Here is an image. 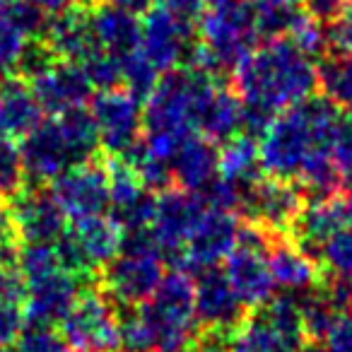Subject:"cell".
<instances>
[{
  "mask_svg": "<svg viewBox=\"0 0 352 352\" xmlns=\"http://www.w3.org/2000/svg\"><path fill=\"white\" fill-rule=\"evenodd\" d=\"M234 92L246 109L268 116L311 99L316 89V65L289 39L265 41L232 70Z\"/></svg>",
  "mask_w": 352,
  "mask_h": 352,
  "instance_id": "1",
  "label": "cell"
},
{
  "mask_svg": "<svg viewBox=\"0 0 352 352\" xmlns=\"http://www.w3.org/2000/svg\"><path fill=\"white\" fill-rule=\"evenodd\" d=\"M342 121V113L323 97H311L283 111L258 142L263 174L294 182L314 152H333Z\"/></svg>",
  "mask_w": 352,
  "mask_h": 352,
  "instance_id": "2",
  "label": "cell"
},
{
  "mask_svg": "<svg viewBox=\"0 0 352 352\" xmlns=\"http://www.w3.org/2000/svg\"><path fill=\"white\" fill-rule=\"evenodd\" d=\"M206 75L193 68L164 73L142 107V145L169 164L176 150L193 135V104Z\"/></svg>",
  "mask_w": 352,
  "mask_h": 352,
  "instance_id": "3",
  "label": "cell"
},
{
  "mask_svg": "<svg viewBox=\"0 0 352 352\" xmlns=\"http://www.w3.org/2000/svg\"><path fill=\"white\" fill-rule=\"evenodd\" d=\"M196 46L186 68L208 78H220L225 70H234L254 51L256 12L249 0H230L225 6L206 10L196 25Z\"/></svg>",
  "mask_w": 352,
  "mask_h": 352,
  "instance_id": "4",
  "label": "cell"
},
{
  "mask_svg": "<svg viewBox=\"0 0 352 352\" xmlns=\"http://www.w3.org/2000/svg\"><path fill=\"white\" fill-rule=\"evenodd\" d=\"M147 323L155 352H191L196 347V280L186 270H169L157 292L135 309Z\"/></svg>",
  "mask_w": 352,
  "mask_h": 352,
  "instance_id": "5",
  "label": "cell"
},
{
  "mask_svg": "<svg viewBox=\"0 0 352 352\" xmlns=\"http://www.w3.org/2000/svg\"><path fill=\"white\" fill-rule=\"evenodd\" d=\"M164 275V256L150 230H145L126 234L121 254L102 270L99 289L113 304L138 309L157 292Z\"/></svg>",
  "mask_w": 352,
  "mask_h": 352,
  "instance_id": "6",
  "label": "cell"
},
{
  "mask_svg": "<svg viewBox=\"0 0 352 352\" xmlns=\"http://www.w3.org/2000/svg\"><path fill=\"white\" fill-rule=\"evenodd\" d=\"M60 268L85 280L102 273L123 249V232L111 217L97 215L75 220L73 227L56 241Z\"/></svg>",
  "mask_w": 352,
  "mask_h": 352,
  "instance_id": "7",
  "label": "cell"
},
{
  "mask_svg": "<svg viewBox=\"0 0 352 352\" xmlns=\"http://www.w3.org/2000/svg\"><path fill=\"white\" fill-rule=\"evenodd\" d=\"M60 336L68 345L78 350H118L121 318L116 314V304L99 287L82 289L75 307L60 323Z\"/></svg>",
  "mask_w": 352,
  "mask_h": 352,
  "instance_id": "8",
  "label": "cell"
},
{
  "mask_svg": "<svg viewBox=\"0 0 352 352\" xmlns=\"http://www.w3.org/2000/svg\"><path fill=\"white\" fill-rule=\"evenodd\" d=\"M304 206L307 196L299 184L263 176L244 193L239 212L244 220L263 227L270 236H289Z\"/></svg>",
  "mask_w": 352,
  "mask_h": 352,
  "instance_id": "9",
  "label": "cell"
},
{
  "mask_svg": "<svg viewBox=\"0 0 352 352\" xmlns=\"http://www.w3.org/2000/svg\"><path fill=\"white\" fill-rule=\"evenodd\" d=\"M89 113L94 118L99 147L111 160L126 157L142 140V107L123 87L107 89L92 97Z\"/></svg>",
  "mask_w": 352,
  "mask_h": 352,
  "instance_id": "10",
  "label": "cell"
},
{
  "mask_svg": "<svg viewBox=\"0 0 352 352\" xmlns=\"http://www.w3.org/2000/svg\"><path fill=\"white\" fill-rule=\"evenodd\" d=\"M51 193H54L63 215L73 222L85 220V217L107 215L109 198H111L109 162L92 157V160L73 166L56 179Z\"/></svg>",
  "mask_w": 352,
  "mask_h": 352,
  "instance_id": "11",
  "label": "cell"
},
{
  "mask_svg": "<svg viewBox=\"0 0 352 352\" xmlns=\"http://www.w3.org/2000/svg\"><path fill=\"white\" fill-rule=\"evenodd\" d=\"M196 41V25L179 20L162 8H150L140 20V54L160 73L186 68Z\"/></svg>",
  "mask_w": 352,
  "mask_h": 352,
  "instance_id": "12",
  "label": "cell"
},
{
  "mask_svg": "<svg viewBox=\"0 0 352 352\" xmlns=\"http://www.w3.org/2000/svg\"><path fill=\"white\" fill-rule=\"evenodd\" d=\"M208 208L193 193H186L182 188H166L157 193L155 215H152L150 234L157 241L164 258H174L179 263L193 230L201 222L203 212Z\"/></svg>",
  "mask_w": 352,
  "mask_h": 352,
  "instance_id": "13",
  "label": "cell"
},
{
  "mask_svg": "<svg viewBox=\"0 0 352 352\" xmlns=\"http://www.w3.org/2000/svg\"><path fill=\"white\" fill-rule=\"evenodd\" d=\"M20 152L27 179L36 188H44V184H54L68 169L82 164L56 118L41 121L30 135L22 138Z\"/></svg>",
  "mask_w": 352,
  "mask_h": 352,
  "instance_id": "14",
  "label": "cell"
},
{
  "mask_svg": "<svg viewBox=\"0 0 352 352\" xmlns=\"http://www.w3.org/2000/svg\"><path fill=\"white\" fill-rule=\"evenodd\" d=\"M239 227L241 222L236 217V212L210 210L208 208L203 212L198 227L193 230L176 268L186 270V273H191V270L193 273H203V270L217 268L236 249Z\"/></svg>",
  "mask_w": 352,
  "mask_h": 352,
  "instance_id": "15",
  "label": "cell"
},
{
  "mask_svg": "<svg viewBox=\"0 0 352 352\" xmlns=\"http://www.w3.org/2000/svg\"><path fill=\"white\" fill-rule=\"evenodd\" d=\"M196 318L206 336L230 338L246 321V309L232 289L225 270L210 268L196 278Z\"/></svg>",
  "mask_w": 352,
  "mask_h": 352,
  "instance_id": "16",
  "label": "cell"
},
{
  "mask_svg": "<svg viewBox=\"0 0 352 352\" xmlns=\"http://www.w3.org/2000/svg\"><path fill=\"white\" fill-rule=\"evenodd\" d=\"M12 230L20 244H51L54 246L65 234V215L56 203L54 193L46 188L27 186L10 201Z\"/></svg>",
  "mask_w": 352,
  "mask_h": 352,
  "instance_id": "17",
  "label": "cell"
},
{
  "mask_svg": "<svg viewBox=\"0 0 352 352\" xmlns=\"http://www.w3.org/2000/svg\"><path fill=\"white\" fill-rule=\"evenodd\" d=\"M241 118L244 107L234 89L206 75L193 104V131L210 142L225 145L232 138L241 135Z\"/></svg>",
  "mask_w": 352,
  "mask_h": 352,
  "instance_id": "18",
  "label": "cell"
},
{
  "mask_svg": "<svg viewBox=\"0 0 352 352\" xmlns=\"http://www.w3.org/2000/svg\"><path fill=\"white\" fill-rule=\"evenodd\" d=\"M30 87L41 111L56 113V116L73 111V109H85L94 89L80 63H68L58 58L46 65L39 75H34L30 80Z\"/></svg>",
  "mask_w": 352,
  "mask_h": 352,
  "instance_id": "19",
  "label": "cell"
},
{
  "mask_svg": "<svg viewBox=\"0 0 352 352\" xmlns=\"http://www.w3.org/2000/svg\"><path fill=\"white\" fill-rule=\"evenodd\" d=\"M111 171V198L109 217L121 227L123 234H138L150 230L155 215V193L147 191L133 169L121 160H107Z\"/></svg>",
  "mask_w": 352,
  "mask_h": 352,
  "instance_id": "20",
  "label": "cell"
},
{
  "mask_svg": "<svg viewBox=\"0 0 352 352\" xmlns=\"http://www.w3.org/2000/svg\"><path fill=\"white\" fill-rule=\"evenodd\" d=\"M80 278L73 273L58 268L44 278L27 285L25 299V318L32 326L54 328L56 323H63L80 297Z\"/></svg>",
  "mask_w": 352,
  "mask_h": 352,
  "instance_id": "21",
  "label": "cell"
},
{
  "mask_svg": "<svg viewBox=\"0 0 352 352\" xmlns=\"http://www.w3.org/2000/svg\"><path fill=\"white\" fill-rule=\"evenodd\" d=\"M225 275L244 309H263L273 299V275L268 268V249L236 244L225 261Z\"/></svg>",
  "mask_w": 352,
  "mask_h": 352,
  "instance_id": "22",
  "label": "cell"
},
{
  "mask_svg": "<svg viewBox=\"0 0 352 352\" xmlns=\"http://www.w3.org/2000/svg\"><path fill=\"white\" fill-rule=\"evenodd\" d=\"M268 268L275 287L294 292H311L323 285V268L292 236H275L268 249Z\"/></svg>",
  "mask_w": 352,
  "mask_h": 352,
  "instance_id": "23",
  "label": "cell"
},
{
  "mask_svg": "<svg viewBox=\"0 0 352 352\" xmlns=\"http://www.w3.org/2000/svg\"><path fill=\"white\" fill-rule=\"evenodd\" d=\"M41 44L54 54V58L82 63L97 49L92 36V8L73 6L60 15L49 17Z\"/></svg>",
  "mask_w": 352,
  "mask_h": 352,
  "instance_id": "24",
  "label": "cell"
},
{
  "mask_svg": "<svg viewBox=\"0 0 352 352\" xmlns=\"http://www.w3.org/2000/svg\"><path fill=\"white\" fill-rule=\"evenodd\" d=\"M169 169L176 188L201 196L220 176V150L215 147V142L193 133L171 157Z\"/></svg>",
  "mask_w": 352,
  "mask_h": 352,
  "instance_id": "25",
  "label": "cell"
},
{
  "mask_svg": "<svg viewBox=\"0 0 352 352\" xmlns=\"http://www.w3.org/2000/svg\"><path fill=\"white\" fill-rule=\"evenodd\" d=\"M92 36L99 51L123 60L140 51V20L135 12L97 3L92 8Z\"/></svg>",
  "mask_w": 352,
  "mask_h": 352,
  "instance_id": "26",
  "label": "cell"
},
{
  "mask_svg": "<svg viewBox=\"0 0 352 352\" xmlns=\"http://www.w3.org/2000/svg\"><path fill=\"white\" fill-rule=\"evenodd\" d=\"M44 121L39 102L30 82L20 75L0 78V133L8 138H27Z\"/></svg>",
  "mask_w": 352,
  "mask_h": 352,
  "instance_id": "27",
  "label": "cell"
},
{
  "mask_svg": "<svg viewBox=\"0 0 352 352\" xmlns=\"http://www.w3.org/2000/svg\"><path fill=\"white\" fill-rule=\"evenodd\" d=\"M347 227L345 217V198L331 196V198H309L304 206L299 220L294 222L292 239L302 249H323L333 234Z\"/></svg>",
  "mask_w": 352,
  "mask_h": 352,
  "instance_id": "28",
  "label": "cell"
},
{
  "mask_svg": "<svg viewBox=\"0 0 352 352\" xmlns=\"http://www.w3.org/2000/svg\"><path fill=\"white\" fill-rule=\"evenodd\" d=\"M220 179L241 193H246L258 179H263L256 138L241 133L225 142V147L220 150Z\"/></svg>",
  "mask_w": 352,
  "mask_h": 352,
  "instance_id": "29",
  "label": "cell"
},
{
  "mask_svg": "<svg viewBox=\"0 0 352 352\" xmlns=\"http://www.w3.org/2000/svg\"><path fill=\"white\" fill-rule=\"evenodd\" d=\"M316 87L338 111L352 113V56L326 54L316 63Z\"/></svg>",
  "mask_w": 352,
  "mask_h": 352,
  "instance_id": "30",
  "label": "cell"
},
{
  "mask_svg": "<svg viewBox=\"0 0 352 352\" xmlns=\"http://www.w3.org/2000/svg\"><path fill=\"white\" fill-rule=\"evenodd\" d=\"M297 342L287 340L261 316L246 318L230 336L232 352H299Z\"/></svg>",
  "mask_w": 352,
  "mask_h": 352,
  "instance_id": "31",
  "label": "cell"
},
{
  "mask_svg": "<svg viewBox=\"0 0 352 352\" xmlns=\"http://www.w3.org/2000/svg\"><path fill=\"white\" fill-rule=\"evenodd\" d=\"M263 321H268L278 333H283L287 340L304 345V321H302V299L294 294H278L273 297L258 314Z\"/></svg>",
  "mask_w": 352,
  "mask_h": 352,
  "instance_id": "32",
  "label": "cell"
},
{
  "mask_svg": "<svg viewBox=\"0 0 352 352\" xmlns=\"http://www.w3.org/2000/svg\"><path fill=\"white\" fill-rule=\"evenodd\" d=\"M342 318V314L331 304L323 287L311 289L302 299V321H304V336L314 342H321L331 336L336 323Z\"/></svg>",
  "mask_w": 352,
  "mask_h": 352,
  "instance_id": "33",
  "label": "cell"
},
{
  "mask_svg": "<svg viewBox=\"0 0 352 352\" xmlns=\"http://www.w3.org/2000/svg\"><path fill=\"white\" fill-rule=\"evenodd\" d=\"M27 188V174L22 152L12 138L0 133V198L12 201Z\"/></svg>",
  "mask_w": 352,
  "mask_h": 352,
  "instance_id": "34",
  "label": "cell"
},
{
  "mask_svg": "<svg viewBox=\"0 0 352 352\" xmlns=\"http://www.w3.org/2000/svg\"><path fill=\"white\" fill-rule=\"evenodd\" d=\"M15 268L20 270L25 285L34 283V280L44 278V275H49V273H54V270L60 268L56 246H51V244H22V246H17Z\"/></svg>",
  "mask_w": 352,
  "mask_h": 352,
  "instance_id": "35",
  "label": "cell"
},
{
  "mask_svg": "<svg viewBox=\"0 0 352 352\" xmlns=\"http://www.w3.org/2000/svg\"><path fill=\"white\" fill-rule=\"evenodd\" d=\"M160 82V70L138 51L121 60V85L138 99H147Z\"/></svg>",
  "mask_w": 352,
  "mask_h": 352,
  "instance_id": "36",
  "label": "cell"
},
{
  "mask_svg": "<svg viewBox=\"0 0 352 352\" xmlns=\"http://www.w3.org/2000/svg\"><path fill=\"white\" fill-rule=\"evenodd\" d=\"M323 268L331 278H340L352 283V227H342L338 234L323 244L321 249Z\"/></svg>",
  "mask_w": 352,
  "mask_h": 352,
  "instance_id": "37",
  "label": "cell"
},
{
  "mask_svg": "<svg viewBox=\"0 0 352 352\" xmlns=\"http://www.w3.org/2000/svg\"><path fill=\"white\" fill-rule=\"evenodd\" d=\"M27 46L30 39L17 30L15 22L0 15V78H10L15 70H20Z\"/></svg>",
  "mask_w": 352,
  "mask_h": 352,
  "instance_id": "38",
  "label": "cell"
},
{
  "mask_svg": "<svg viewBox=\"0 0 352 352\" xmlns=\"http://www.w3.org/2000/svg\"><path fill=\"white\" fill-rule=\"evenodd\" d=\"M289 41L309 58H323L328 54V34L321 22L311 20L307 12H299L297 22L289 30Z\"/></svg>",
  "mask_w": 352,
  "mask_h": 352,
  "instance_id": "39",
  "label": "cell"
},
{
  "mask_svg": "<svg viewBox=\"0 0 352 352\" xmlns=\"http://www.w3.org/2000/svg\"><path fill=\"white\" fill-rule=\"evenodd\" d=\"M80 68L85 70L89 85L102 89V92L116 89L118 85H121V60L104 54V51H99V49H94L92 54L80 63Z\"/></svg>",
  "mask_w": 352,
  "mask_h": 352,
  "instance_id": "40",
  "label": "cell"
},
{
  "mask_svg": "<svg viewBox=\"0 0 352 352\" xmlns=\"http://www.w3.org/2000/svg\"><path fill=\"white\" fill-rule=\"evenodd\" d=\"M256 34L258 39L275 41L283 39L285 34H289L292 25L297 22L299 10L297 8H256Z\"/></svg>",
  "mask_w": 352,
  "mask_h": 352,
  "instance_id": "41",
  "label": "cell"
},
{
  "mask_svg": "<svg viewBox=\"0 0 352 352\" xmlns=\"http://www.w3.org/2000/svg\"><path fill=\"white\" fill-rule=\"evenodd\" d=\"M17 352H68V342L54 328L32 326L22 333Z\"/></svg>",
  "mask_w": 352,
  "mask_h": 352,
  "instance_id": "42",
  "label": "cell"
},
{
  "mask_svg": "<svg viewBox=\"0 0 352 352\" xmlns=\"http://www.w3.org/2000/svg\"><path fill=\"white\" fill-rule=\"evenodd\" d=\"M333 160H336L342 188L352 191V116L342 121V128L333 145Z\"/></svg>",
  "mask_w": 352,
  "mask_h": 352,
  "instance_id": "43",
  "label": "cell"
},
{
  "mask_svg": "<svg viewBox=\"0 0 352 352\" xmlns=\"http://www.w3.org/2000/svg\"><path fill=\"white\" fill-rule=\"evenodd\" d=\"M27 285L20 270L10 265H0V307H25Z\"/></svg>",
  "mask_w": 352,
  "mask_h": 352,
  "instance_id": "44",
  "label": "cell"
},
{
  "mask_svg": "<svg viewBox=\"0 0 352 352\" xmlns=\"http://www.w3.org/2000/svg\"><path fill=\"white\" fill-rule=\"evenodd\" d=\"M328 54L352 56V6L326 27Z\"/></svg>",
  "mask_w": 352,
  "mask_h": 352,
  "instance_id": "45",
  "label": "cell"
},
{
  "mask_svg": "<svg viewBox=\"0 0 352 352\" xmlns=\"http://www.w3.org/2000/svg\"><path fill=\"white\" fill-rule=\"evenodd\" d=\"M25 331V307H0V345H12Z\"/></svg>",
  "mask_w": 352,
  "mask_h": 352,
  "instance_id": "46",
  "label": "cell"
},
{
  "mask_svg": "<svg viewBox=\"0 0 352 352\" xmlns=\"http://www.w3.org/2000/svg\"><path fill=\"white\" fill-rule=\"evenodd\" d=\"M304 12H307L311 20L316 22H328L331 25L333 20L342 15L347 8L352 6V0H304Z\"/></svg>",
  "mask_w": 352,
  "mask_h": 352,
  "instance_id": "47",
  "label": "cell"
},
{
  "mask_svg": "<svg viewBox=\"0 0 352 352\" xmlns=\"http://www.w3.org/2000/svg\"><path fill=\"white\" fill-rule=\"evenodd\" d=\"M152 3H155V8H162V10L171 12L184 22H191V25L201 20V15L206 12L201 0H152Z\"/></svg>",
  "mask_w": 352,
  "mask_h": 352,
  "instance_id": "48",
  "label": "cell"
},
{
  "mask_svg": "<svg viewBox=\"0 0 352 352\" xmlns=\"http://www.w3.org/2000/svg\"><path fill=\"white\" fill-rule=\"evenodd\" d=\"M17 254V236L8 208H0V265H10Z\"/></svg>",
  "mask_w": 352,
  "mask_h": 352,
  "instance_id": "49",
  "label": "cell"
},
{
  "mask_svg": "<svg viewBox=\"0 0 352 352\" xmlns=\"http://www.w3.org/2000/svg\"><path fill=\"white\" fill-rule=\"evenodd\" d=\"M328 352H352V318L342 316L326 338Z\"/></svg>",
  "mask_w": 352,
  "mask_h": 352,
  "instance_id": "50",
  "label": "cell"
},
{
  "mask_svg": "<svg viewBox=\"0 0 352 352\" xmlns=\"http://www.w3.org/2000/svg\"><path fill=\"white\" fill-rule=\"evenodd\" d=\"M30 6H34L36 10H41L46 17H56L60 12H65L73 6H89V0H27Z\"/></svg>",
  "mask_w": 352,
  "mask_h": 352,
  "instance_id": "51",
  "label": "cell"
},
{
  "mask_svg": "<svg viewBox=\"0 0 352 352\" xmlns=\"http://www.w3.org/2000/svg\"><path fill=\"white\" fill-rule=\"evenodd\" d=\"M99 6H111V8H121V10L128 12H147V6H150L152 0H97Z\"/></svg>",
  "mask_w": 352,
  "mask_h": 352,
  "instance_id": "52",
  "label": "cell"
},
{
  "mask_svg": "<svg viewBox=\"0 0 352 352\" xmlns=\"http://www.w3.org/2000/svg\"><path fill=\"white\" fill-rule=\"evenodd\" d=\"M304 0H251L256 8H297Z\"/></svg>",
  "mask_w": 352,
  "mask_h": 352,
  "instance_id": "53",
  "label": "cell"
},
{
  "mask_svg": "<svg viewBox=\"0 0 352 352\" xmlns=\"http://www.w3.org/2000/svg\"><path fill=\"white\" fill-rule=\"evenodd\" d=\"M299 352H328V347H326V345H321V342L309 340V342H304V345L299 347Z\"/></svg>",
  "mask_w": 352,
  "mask_h": 352,
  "instance_id": "54",
  "label": "cell"
},
{
  "mask_svg": "<svg viewBox=\"0 0 352 352\" xmlns=\"http://www.w3.org/2000/svg\"><path fill=\"white\" fill-rule=\"evenodd\" d=\"M345 217H347V225L352 227V191L345 198Z\"/></svg>",
  "mask_w": 352,
  "mask_h": 352,
  "instance_id": "55",
  "label": "cell"
},
{
  "mask_svg": "<svg viewBox=\"0 0 352 352\" xmlns=\"http://www.w3.org/2000/svg\"><path fill=\"white\" fill-rule=\"evenodd\" d=\"M225 3H230V0H201V6L206 8V10H212V8H220V6H225Z\"/></svg>",
  "mask_w": 352,
  "mask_h": 352,
  "instance_id": "56",
  "label": "cell"
},
{
  "mask_svg": "<svg viewBox=\"0 0 352 352\" xmlns=\"http://www.w3.org/2000/svg\"><path fill=\"white\" fill-rule=\"evenodd\" d=\"M10 3H12V0H0V15L8 10V6H10Z\"/></svg>",
  "mask_w": 352,
  "mask_h": 352,
  "instance_id": "57",
  "label": "cell"
},
{
  "mask_svg": "<svg viewBox=\"0 0 352 352\" xmlns=\"http://www.w3.org/2000/svg\"><path fill=\"white\" fill-rule=\"evenodd\" d=\"M0 352H17V350H12V345H0Z\"/></svg>",
  "mask_w": 352,
  "mask_h": 352,
  "instance_id": "58",
  "label": "cell"
},
{
  "mask_svg": "<svg viewBox=\"0 0 352 352\" xmlns=\"http://www.w3.org/2000/svg\"><path fill=\"white\" fill-rule=\"evenodd\" d=\"M347 311L352 314V294H350V307H347ZM350 318H352V316H350Z\"/></svg>",
  "mask_w": 352,
  "mask_h": 352,
  "instance_id": "59",
  "label": "cell"
},
{
  "mask_svg": "<svg viewBox=\"0 0 352 352\" xmlns=\"http://www.w3.org/2000/svg\"><path fill=\"white\" fill-rule=\"evenodd\" d=\"M78 352H97V350H78Z\"/></svg>",
  "mask_w": 352,
  "mask_h": 352,
  "instance_id": "60",
  "label": "cell"
},
{
  "mask_svg": "<svg viewBox=\"0 0 352 352\" xmlns=\"http://www.w3.org/2000/svg\"><path fill=\"white\" fill-rule=\"evenodd\" d=\"M191 352H196V350H191Z\"/></svg>",
  "mask_w": 352,
  "mask_h": 352,
  "instance_id": "61",
  "label": "cell"
}]
</instances>
